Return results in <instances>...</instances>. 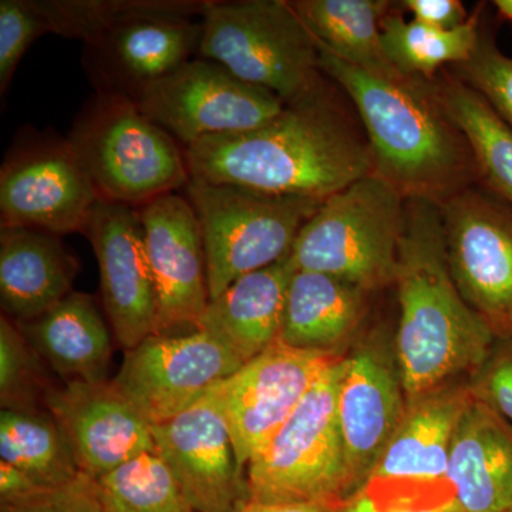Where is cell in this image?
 I'll use <instances>...</instances> for the list:
<instances>
[{
  "label": "cell",
  "mask_w": 512,
  "mask_h": 512,
  "mask_svg": "<svg viewBox=\"0 0 512 512\" xmlns=\"http://www.w3.org/2000/svg\"><path fill=\"white\" fill-rule=\"evenodd\" d=\"M406 407L394 343L384 333L367 336L346 356L339 390V424L350 495L372 476Z\"/></svg>",
  "instance_id": "15"
},
{
  "label": "cell",
  "mask_w": 512,
  "mask_h": 512,
  "mask_svg": "<svg viewBox=\"0 0 512 512\" xmlns=\"http://www.w3.org/2000/svg\"><path fill=\"white\" fill-rule=\"evenodd\" d=\"M328 82L262 127L185 148L191 178L325 201L375 173L362 124Z\"/></svg>",
  "instance_id": "1"
},
{
  "label": "cell",
  "mask_w": 512,
  "mask_h": 512,
  "mask_svg": "<svg viewBox=\"0 0 512 512\" xmlns=\"http://www.w3.org/2000/svg\"><path fill=\"white\" fill-rule=\"evenodd\" d=\"M393 285L400 308L394 352L407 400L470 376L495 335L451 276L439 205L406 201Z\"/></svg>",
  "instance_id": "3"
},
{
  "label": "cell",
  "mask_w": 512,
  "mask_h": 512,
  "mask_svg": "<svg viewBox=\"0 0 512 512\" xmlns=\"http://www.w3.org/2000/svg\"><path fill=\"white\" fill-rule=\"evenodd\" d=\"M134 101L184 150L204 138L255 130L285 109L275 94L202 57L185 63Z\"/></svg>",
  "instance_id": "11"
},
{
  "label": "cell",
  "mask_w": 512,
  "mask_h": 512,
  "mask_svg": "<svg viewBox=\"0 0 512 512\" xmlns=\"http://www.w3.org/2000/svg\"><path fill=\"white\" fill-rule=\"evenodd\" d=\"M340 356L293 349L278 339L212 387L238 466L245 474L249 461L284 426L316 380Z\"/></svg>",
  "instance_id": "12"
},
{
  "label": "cell",
  "mask_w": 512,
  "mask_h": 512,
  "mask_svg": "<svg viewBox=\"0 0 512 512\" xmlns=\"http://www.w3.org/2000/svg\"><path fill=\"white\" fill-rule=\"evenodd\" d=\"M140 211L151 272L156 282V335L198 323L210 303L207 256L194 207L177 192L148 202Z\"/></svg>",
  "instance_id": "18"
},
{
  "label": "cell",
  "mask_w": 512,
  "mask_h": 512,
  "mask_svg": "<svg viewBox=\"0 0 512 512\" xmlns=\"http://www.w3.org/2000/svg\"><path fill=\"white\" fill-rule=\"evenodd\" d=\"M156 453L197 512H232L249 500L227 424L210 393L164 423L151 426Z\"/></svg>",
  "instance_id": "17"
},
{
  "label": "cell",
  "mask_w": 512,
  "mask_h": 512,
  "mask_svg": "<svg viewBox=\"0 0 512 512\" xmlns=\"http://www.w3.org/2000/svg\"><path fill=\"white\" fill-rule=\"evenodd\" d=\"M474 399L512 426V333L495 338L484 362L468 376Z\"/></svg>",
  "instance_id": "35"
},
{
  "label": "cell",
  "mask_w": 512,
  "mask_h": 512,
  "mask_svg": "<svg viewBox=\"0 0 512 512\" xmlns=\"http://www.w3.org/2000/svg\"><path fill=\"white\" fill-rule=\"evenodd\" d=\"M47 35L45 19L35 0L0 2V94L5 96L20 60L29 47Z\"/></svg>",
  "instance_id": "34"
},
{
  "label": "cell",
  "mask_w": 512,
  "mask_h": 512,
  "mask_svg": "<svg viewBox=\"0 0 512 512\" xmlns=\"http://www.w3.org/2000/svg\"><path fill=\"white\" fill-rule=\"evenodd\" d=\"M210 0H144L86 43L97 92L136 100L198 53L201 18Z\"/></svg>",
  "instance_id": "9"
},
{
  "label": "cell",
  "mask_w": 512,
  "mask_h": 512,
  "mask_svg": "<svg viewBox=\"0 0 512 512\" xmlns=\"http://www.w3.org/2000/svg\"><path fill=\"white\" fill-rule=\"evenodd\" d=\"M451 119L467 138L477 170V184L512 208V130L466 83L447 70L436 79Z\"/></svg>",
  "instance_id": "27"
},
{
  "label": "cell",
  "mask_w": 512,
  "mask_h": 512,
  "mask_svg": "<svg viewBox=\"0 0 512 512\" xmlns=\"http://www.w3.org/2000/svg\"><path fill=\"white\" fill-rule=\"evenodd\" d=\"M453 74L476 90L512 130V57L501 52L494 33L483 22L473 55L454 66Z\"/></svg>",
  "instance_id": "33"
},
{
  "label": "cell",
  "mask_w": 512,
  "mask_h": 512,
  "mask_svg": "<svg viewBox=\"0 0 512 512\" xmlns=\"http://www.w3.org/2000/svg\"><path fill=\"white\" fill-rule=\"evenodd\" d=\"M66 140L101 200L140 208L190 183L181 144L123 94L97 92Z\"/></svg>",
  "instance_id": "4"
},
{
  "label": "cell",
  "mask_w": 512,
  "mask_h": 512,
  "mask_svg": "<svg viewBox=\"0 0 512 512\" xmlns=\"http://www.w3.org/2000/svg\"><path fill=\"white\" fill-rule=\"evenodd\" d=\"M346 356L316 380L295 412L247 466L249 500L306 504L350 495L338 402Z\"/></svg>",
  "instance_id": "7"
},
{
  "label": "cell",
  "mask_w": 512,
  "mask_h": 512,
  "mask_svg": "<svg viewBox=\"0 0 512 512\" xmlns=\"http://www.w3.org/2000/svg\"><path fill=\"white\" fill-rule=\"evenodd\" d=\"M96 485L104 512H197L157 453L128 461Z\"/></svg>",
  "instance_id": "30"
},
{
  "label": "cell",
  "mask_w": 512,
  "mask_h": 512,
  "mask_svg": "<svg viewBox=\"0 0 512 512\" xmlns=\"http://www.w3.org/2000/svg\"><path fill=\"white\" fill-rule=\"evenodd\" d=\"M0 457L49 488L82 474L69 441L46 409H2Z\"/></svg>",
  "instance_id": "29"
},
{
  "label": "cell",
  "mask_w": 512,
  "mask_h": 512,
  "mask_svg": "<svg viewBox=\"0 0 512 512\" xmlns=\"http://www.w3.org/2000/svg\"><path fill=\"white\" fill-rule=\"evenodd\" d=\"M79 264L59 235L32 228L0 229L3 315L29 322L73 292Z\"/></svg>",
  "instance_id": "22"
},
{
  "label": "cell",
  "mask_w": 512,
  "mask_h": 512,
  "mask_svg": "<svg viewBox=\"0 0 512 512\" xmlns=\"http://www.w3.org/2000/svg\"><path fill=\"white\" fill-rule=\"evenodd\" d=\"M470 397L467 382H453L407 400L369 480L446 481L451 444Z\"/></svg>",
  "instance_id": "21"
},
{
  "label": "cell",
  "mask_w": 512,
  "mask_h": 512,
  "mask_svg": "<svg viewBox=\"0 0 512 512\" xmlns=\"http://www.w3.org/2000/svg\"><path fill=\"white\" fill-rule=\"evenodd\" d=\"M493 6L497 10L498 18L512 25V0H494Z\"/></svg>",
  "instance_id": "40"
},
{
  "label": "cell",
  "mask_w": 512,
  "mask_h": 512,
  "mask_svg": "<svg viewBox=\"0 0 512 512\" xmlns=\"http://www.w3.org/2000/svg\"><path fill=\"white\" fill-rule=\"evenodd\" d=\"M47 488L20 468L0 461V504L25 500Z\"/></svg>",
  "instance_id": "38"
},
{
  "label": "cell",
  "mask_w": 512,
  "mask_h": 512,
  "mask_svg": "<svg viewBox=\"0 0 512 512\" xmlns=\"http://www.w3.org/2000/svg\"><path fill=\"white\" fill-rule=\"evenodd\" d=\"M336 512H463L450 481L369 480Z\"/></svg>",
  "instance_id": "32"
},
{
  "label": "cell",
  "mask_w": 512,
  "mask_h": 512,
  "mask_svg": "<svg viewBox=\"0 0 512 512\" xmlns=\"http://www.w3.org/2000/svg\"><path fill=\"white\" fill-rule=\"evenodd\" d=\"M291 5L316 42L332 55L379 76H404L383 46L382 22L393 8L392 2L295 0Z\"/></svg>",
  "instance_id": "26"
},
{
  "label": "cell",
  "mask_w": 512,
  "mask_h": 512,
  "mask_svg": "<svg viewBox=\"0 0 512 512\" xmlns=\"http://www.w3.org/2000/svg\"><path fill=\"white\" fill-rule=\"evenodd\" d=\"M319 55L323 74L348 97L359 117L375 174L406 200L441 205L477 184L473 153L448 114L436 80L379 76L320 45Z\"/></svg>",
  "instance_id": "2"
},
{
  "label": "cell",
  "mask_w": 512,
  "mask_h": 512,
  "mask_svg": "<svg viewBox=\"0 0 512 512\" xmlns=\"http://www.w3.org/2000/svg\"><path fill=\"white\" fill-rule=\"evenodd\" d=\"M100 269L101 299L121 348L131 350L156 335V282L148 261L140 211L121 202L99 200L84 234Z\"/></svg>",
  "instance_id": "16"
},
{
  "label": "cell",
  "mask_w": 512,
  "mask_h": 512,
  "mask_svg": "<svg viewBox=\"0 0 512 512\" xmlns=\"http://www.w3.org/2000/svg\"><path fill=\"white\" fill-rule=\"evenodd\" d=\"M244 365L204 330L151 335L127 350L113 383L151 424L173 419Z\"/></svg>",
  "instance_id": "14"
},
{
  "label": "cell",
  "mask_w": 512,
  "mask_h": 512,
  "mask_svg": "<svg viewBox=\"0 0 512 512\" xmlns=\"http://www.w3.org/2000/svg\"><path fill=\"white\" fill-rule=\"evenodd\" d=\"M406 198L375 173L320 204L293 242L296 271L336 276L367 292L392 285Z\"/></svg>",
  "instance_id": "6"
},
{
  "label": "cell",
  "mask_w": 512,
  "mask_h": 512,
  "mask_svg": "<svg viewBox=\"0 0 512 512\" xmlns=\"http://www.w3.org/2000/svg\"><path fill=\"white\" fill-rule=\"evenodd\" d=\"M184 190L201 225L210 301L241 276L289 255L299 231L323 202L197 178Z\"/></svg>",
  "instance_id": "8"
},
{
  "label": "cell",
  "mask_w": 512,
  "mask_h": 512,
  "mask_svg": "<svg viewBox=\"0 0 512 512\" xmlns=\"http://www.w3.org/2000/svg\"><path fill=\"white\" fill-rule=\"evenodd\" d=\"M448 268L468 305L493 330L512 333V208L480 184L439 205Z\"/></svg>",
  "instance_id": "10"
},
{
  "label": "cell",
  "mask_w": 512,
  "mask_h": 512,
  "mask_svg": "<svg viewBox=\"0 0 512 512\" xmlns=\"http://www.w3.org/2000/svg\"><path fill=\"white\" fill-rule=\"evenodd\" d=\"M343 501H320L306 504H264L248 500L232 512H336Z\"/></svg>",
  "instance_id": "39"
},
{
  "label": "cell",
  "mask_w": 512,
  "mask_h": 512,
  "mask_svg": "<svg viewBox=\"0 0 512 512\" xmlns=\"http://www.w3.org/2000/svg\"><path fill=\"white\" fill-rule=\"evenodd\" d=\"M367 293L336 276L295 271L278 339L293 349L340 355L362 322Z\"/></svg>",
  "instance_id": "25"
},
{
  "label": "cell",
  "mask_w": 512,
  "mask_h": 512,
  "mask_svg": "<svg viewBox=\"0 0 512 512\" xmlns=\"http://www.w3.org/2000/svg\"><path fill=\"white\" fill-rule=\"evenodd\" d=\"M42 359L9 316L0 318V402L2 409H39L52 389ZM46 407V406H45Z\"/></svg>",
  "instance_id": "31"
},
{
  "label": "cell",
  "mask_w": 512,
  "mask_h": 512,
  "mask_svg": "<svg viewBox=\"0 0 512 512\" xmlns=\"http://www.w3.org/2000/svg\"><path fill=\"white\" fill-rule=\"evenodd\" d=\"M400 5L413 20L437 29H456L470 18L458 0H404Z\"/></svg>",
  "instance_id": "37"
},
{
  "label": "cell",
  "mask_w": 512,
  "mask_h": 512,
  "mask_svg": "<svg viewBox=\"0 0 512 512\" xmlns=\"http://www.w3.org/2000/svg\"><path fill=\"white\" fill-rule=\"evenodd\" d=\"M99 192L67 140L36 138L16 144L0 171L2 228L84 234Z\"/></svg>",
  "instance_id": "13"
},
{
  "label": "cell",
  "mask_w": 512,
  "mask_h": 512,
  "mask_svg": "<svg viewBox=\"0 0 512 512\" xmlns=\"http://www.w3.org/2000/svg\"><path fill=\"white\" fill-rule=\"evenodd\" d=\"M295 271L286 255L241 276L208 303L197 329L220 340L242 363L261 355L279 338Z\"/></svg>",
  "instance_id": "23"
},
{
  "label": "cell",
  "mask_w": 512,
  "mask_h": 512,
  "mask_svg": "<svg viewBox=\"0 0 512 512\" xmlns=\"http://www.w3.org/2000/svg\"><path fill=\"white\" fill-rule=\"evenodd\" d=\"M18 325L64 383L106 382L113 338L93 296L73 291L39 318Z\"/></svg>",
  "instance_id": "24"
},
{
  "label": "cell",
  "mask_w": 512,
  "mask_h": 512,
  "mask_svg": "<svg viewBox=\"0 0 512 512\" xmlns=\"http://www.w3.org/2000/svg\"><path fill=\"white\" fill-rule=\"evenodd\" d=\"M481 9L464 25L443 30L406 20L392 8L382 22L384 52L404 76L433 82L446 67L458 66L473 55L480 37Z\"/></svg>",
  "instance_id": "28"
},
{
  "label": "cell",
  "mask_w": 512,
  "mask_h": 512,
  "mask_svg": "<svg viewBox=\"0 0 512 512\" xmlns=\"http://www.w3.org/2000/svg\"><path fill=\"white\" fill-rule=\"evenodd\" d=\"M45 406L69 441L80 473L93 480L156 453L151 424L113 380L52 387Z\"/></svg>",
  "instance_id": "19"
},
{
  "label": "cell",
  "mask_w": 512,
  "mask_h": 512,
  "mask_svg": "<svg viewBox=\"0 0 512 512\" xmlns=\"http://www.w3.org/2000/svg\"><path fill=\"white\" fill-rule=\"evenodd\" d=\"M447 480L463 512H512V426L473 394L454 434Z\"/></svg>",
  "instance_id": "20"
},
{
  "label": "cell",
  "mask_w": 512,
  "mask_h": 512,
  "mask_svg": "<svg viewBox=\"0 0 512 512\" xmlns=\"http://www.w3.org/2000/svg\"><path fill=\"white\" fill-rule=\"evenodd\" d=\"M198 55L275 94L285 106L328 82L318 42L286 0H210L201 16Z\"/></svg>",
  "instance_id": "5"
},
{
  "label": "cell",
  "mask_w": 512,
  "mask_h": 512,
  "mask_svg": "<svg viewBox=\"0 0 512 512\" xmlns=\"http://www.w3.org/2000/svg\"><path fill=\"white\" fill-rule=\"evenodd\" d=\"M0 512H104L96 480L80 474L72 483L47 488L25 500L0 504Z\"/></svg>",
  "instance_id": "36"
}]
</instances>
